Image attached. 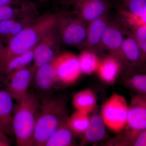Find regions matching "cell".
Masks as SVG:
<instances>
[{"instance_id":"5b68a950","label":"cell","mask_w":146,"mask_h":146,"mask_svg":"<svg viewBox=\"0 0 146 146\" xmlns=\"http://www.w3.org/2000/svg\"><path fill=\"white\" fill-rule=\"evenodd\" d=\"M128 104L124 97L114 93L102 106L100 114L106 128L112 132L117 134L126 127Z\"/></svg>"},{"instance_id":"484cf974","label":"cell","mask_w":146,"mask_h":146,"mask_svg":"<svg viewBox=\"0 0 146 146\" xmlns=\"http://www.w3.org/2000/svg\"><path fill=\"white\" fill-rule=\"evenodd\" d=\"M89 115L77 110L67 119V125L74 136H82L89 126Z\"/></svg>"},{"instance_id":"ac0fdd59","label":"cell","mask_w":146,"mask_h":146,"mask_svg":"<svg viewBox=\"0 0 146 146\" xmlns=\"http://www.w3.org/2000/svg\"><path fill=\"white\" fill-rule=\"evenodd\" d=\"M13 99L6 89L0 88V130L9 136L13 133Z\"/></svg>"},{"instance_id":"3957f363","label":"cell","mask_w":146,"mask_h":146,"mask_svg":"<svg viewBox=\"0 0 146 146\" xmlns=\"http://www.w3.org/2000/svg\"><path fill=\"white\" fill-rule=\"evenodd\" d=\"M66 102L59 98H45L40 103L34 134V146H45L47 141L68 117Z\"/></svg>"},{"instance_id":"6da1fadb","label":"cell","mask_w":146,"mask_h":146,"mask_svg":"<svg viewBox=\"0 0 146 146\" xmlns=\"http://www.w3.org/2000/svg\"><path fill=\"white\" fill-rule=\"evenodd\" d=\"M55 14H45L11 39L0 55V70L11 58L34 49L42 36L56 23Z\"/></svg>"},{"instance_id":"277c9868","label":"cell","mask_w":146,"mask_h":146,"mask_svg":"<svg viewBox=\"0 0 146 146\" xmlns=\"http://www.w3.org/2000/svg\"><path fill=\"white\" fill-rule=\"evenodd\" d=\"M55 27L62 44L84 49L87 24L73 11L56 13Z\"/></svg>"},{"instance_id":"9c48e42d","label":"cell","mask_w":146,"mask_h":146,"mask_svg":"<svg viewBox=\"0 0 146 146\" xmlns=\"http://www.w3.org/2000/svg\"><path fill=\"white\" fill-rule=\"evenodd\" d=\"M121 46L124 71L131 73H146V62L137 41L126 30Z\"/></svg>"},{"instance_id":"1f68e13d","label":"cell","mask_w":146,"mask_h":146,"mask_svg":"<svg viewBox=\"0 0 146 146\" xmlns=\"http://www.w3.org/2000/svg\"><path fill=\"white\" fill-rule=\"evenodd\" d=\"M40 2H45V1H47V0H38Z\"/></svg>"},{"instance_id":"ba28073f","label":"cell","mask_w":146,"mask_h":146,"mask_svg":"<svg viewBox=\"0 0 146 146\" xmlns=\"http://www.w3.org/2000/svg\"><path fill=\"white\" fill-rule=\"evenodd\" d=\"M111 1L117 9L118 18L126 26L146 27V0Z\"/></svg>"},{"instance_id":"30bf717a","label":"cell","mask_w":146,"mask_h":146,"mask_svg":"<svg viewBox=\"0 0 146 146\" xmlns=\"http://www.w3.org/2000/svg\"><path fill=\"white\" fill-rule=\"evenodd\" d=\"M68 4L73 11L88 24L109 12L112 3L110 0H70Z\"/></svg>"},{"instance_id":"4dcf8cb0","label":"cell","mask_w":146,"mask_h":146,"mask_svg":"<svg viewBox=\"0 0 146 146\" xmlns=\"http://www.w3.org/2000/svg\"><path fill=\"white\" fill-rule=\"evenodd\" d=\"M5 45L4 44H3L1 42V41L0 40V55L1 54L4 48Z\"/></svg>"},{"instance_id":"7402d4cb","label":"cell","mask_w":146,"mask_h":146,"mask_svg":"<svg viewBox=\"0 0 146 146\" xmlns=\"http://www.w3.org/2000/svg\"><path fill=\"white\" fill-rule=\"evenodd\" d=\"M123 85L133 94L146 95V74L124 72Z\"/></svg>"},{"instance_id":"7a4b0ae2","label":"cell","mask_w":146,"mask_h":146,"mask_svg":"<svg viewBox=\"0 0 146 146\" xmlns=\"http://www.w3.org/2000/svg\"><path fill=\"white\" fill-rule=\"evenodd\" d=\"M40 105L37 97L28 92L14 106L13 129L17 146H34V132Z\"/></svg>"},{"instance_id":"44dd1931","label":"cell","mask_w":146,"mask_h":146,"mask_svg":"<svg viewBox=\"0 0 146 146\" xmlns=\"http://www.w3.org/2000/svg\"><path fill=\"white\" fill-rule=\"evenodd\" d=\"M67 118L63 120L50 136L45 146L74 145V135L67 125Z\"/></svg>"},{"instance_id":"9a60e30c","label":"cell","mask_w":146,"mask_h":146,"mask_svg":"<svg viewBox=\"0 0 146 146\" xmlns=\"http://www.w3.org/2000/svg\"><path fill=\"white\" fill-rule=\"evenodd\" d=\"M36 18V11H34L19 18L0 22V40L6 45L14 36L32 24Z\"/></svg>"},{"instance_id":"83f0119b","label":"cell","mask_w":146,"mask_h":146,"mask_svg":"<svg viewBox=\"0 0 146 146\" xmlns=\"http://www.w3.org/2000/svg\"><path fill=\"white\" fill-rule=\"evenodd\" d=\"M132 146H146V129L138 133Z\"/></svg>"},{"instance_id":"4316f807","label":"cell","mask_w":146,"mask_h":146,"mask_svg":"<svg viewBox=\"0 0 146 146\" xmlns=\"http://www.w3.org/2000/svg\"><path fill=\"white\" fill-rule=\"evenodd\" d=\"M127 30L137 41L146 62V27L134 26L128 28Z\"/></svg>"},{"instance_id":"4fadbf2b","label":"cell","mask_w":146,"mask_h":146,"mask_svg":"<svg viewBox=\"0 0 146 146\" xmlns=\"http://www.w3.org/2000/svg\"><path fill=\"white\" fill-rule=\"evenodd\" d=\"M111 19L108 12L87 24L84 49L92 51L100 56L104 55L105 50L102 44L103 36Z\"/></svg>"},{"instance_id":"8992f818","label":"cell","mask_w":146,"mask_h":146,"mask_svg":"<svg viewBox=\"0 0 146 146\" xmlns=\"http://www.w3.org/2000/svg\"><path fill=\"white\" fill-rule=\"evenodd\" d=\"M62 44L55 27V25L40 39L34 48L32 65L35 73L37 69L52 62L60 52Z\"/></svg>"},{"instance_id":"d6a6232c","label":"cell","mask_w":146,"mask_h":146,"mask_svg":"<svg viewBox=\"0 0 146 146\" xmlns=\"http://www.w3.org/2000/svg\"><path fill=\"white\" fill-rule=\"evenodd\" d=\"M65 1H66V3H68V2H69V1H70V0H65Z\"/></svg>"},{"instance_id":"7c38bea8","label":"cell","mask_w":146,"mask_h":146,"mask_svg":"<svg viewBox=\"0 0 146 146\" xmlns=\"http://www.w3.org/2000/svg\"><path fill=\"white\" fill-rule=\"evenodd\" d=\"M126 32V30L117 18H112L102 38V44L105 50H107L110 54L117 58L122 64L121 46Z\"/></svg>"},{"instance_id":"52a82bcc","label":"cell","mask_w":146,"mask_h":146,"mask_svg":"<svg viewBox=\"0 0 146 146\" xmlns=\"http://www.w3.org/2000/svg\"><path fill=\"white\" fill-rule=\"evenodd\" d=\"M57 81L64 86H70L76 83L82 73L78 55L68 51L60 52L53 60Z\"/></svg>"},{"instance_id":"e0dca14e","label":"cell","mask_w":146,"mask_h":146,"mask_svg":"<svg viewBox=\"0 0 146 146\" xmlns=\"http://www.w3.org/2000/svg\"><path fill=\"white\" fill-rule=\"evenodd\" d=\"M106 127L100 114L94 112L90 116L89 126L82 136L80 145L95 144L107 137Z\"/></svg>"},{"instance_id":"2e32d148","label":"cell","mask_w":146,"mask_h":146,"mask_svg":"<svg viewBox=\"0 0 146 146\" xmlns=\"http://www.w3.org/2000/svg\"><path fill=\"white\" fill-rule=\"evenodd\" d=\"M123 71V66L121 61L114 56L108 54L100 56L96 73L103 82L112 84L117 81Z\"/></svg>"},{"instance_id":"d4e9b609","label":"cell","mask_w":146,"mask_h":146,"mask_svg":"<svg viewBox=\"0 0 146 146\" xmlns=\"http://www.w3.org/2000/svg\"><path fill=\"white\" fill-rule=\"evenodd\" d=\"M35 10L32 4L23 1L16 5L0 6V22L2 21L19 18L25 13Z\"/></svg>"},{"instance_id":"603a6c76","label":"cell","mask_w":146,"mask_h":146,"mask_svg":"<svg viewBox=\"0 0 146 146\" xmlns=\"http://www.w3.org/2000/svg\"><path fill=\"white\" fill-rule=\"evenodd\" d=\"M34 56V49L11 58L1 69L0 74L7 75L31 65Z\"/></svg>"},{"instance_id":"ffe728a7","label":"cell","mask_w":146,"mask_h":146,"mask_svg":"<svg viewBox=\"0 0 146 146\" xmlns=\"http://www.w3.org/2000/svg\"><path fill=\"white\" fill-rule=\"evenodd\" d=\"M97 103L96 96L90 89L79 91L73 98V105L76 110L88 115L95 111Z\"/></svg>"},{"instance_id":"f1b7e54d","label":"cell","mask_w":146,"mask_h":146,"mask_svg":"<svg viewBox=\"0 0 146 146\" xmlns=\"http://www.w3.org/2000/svg\"><path fill=\"white\" fill-rule=\"evenodd\" d=\"M10 145L9 136L0 130V146H9Z\"/></svg>"},{"instance_id":"5bb4252c","label":"cell","mask_w":146,"mask_h":146,"mask_svg":"<svg viewBox=\"0 0 146 146\" xmlns=\"http://www.w3.org/2000/svg\"><path fill=\"white\" fill-rule=\"evenodd\" d=\"M125 127L137 134L146 129V95L131 94Z\"/></svg>"},{"instance_id":"d6986e66","label":"cell","mask_w":146,"mask_h":146,"mask_svg":"<svg viewBox=\"0 0 146 146\" xmlns=\"http://www.w3.org/2000/svg\"><path fill=\"white\" fill-rule=\"evenodd\" d=\"M53 60L38 68L35 73V84L40 91H48L58 82Z\"/></svg>"},{"instance_id":"8fae6325","label":"cell","mask_w":146,"mask_h":146,"mask_svg":"<svg viewBox=\"0 0 146 146\" xmlns=\"http://www.w3.org/2000/svg\"><path fill=\"white\" fill-rule=\"evenodd\" d=\"M34 74L31 65L7 75L5 82V89L13 100L18 102L27 93Z\"/></svg>"},{"instance_id":"cb8c5ba5","label":"cell","mask_w":146,"mask_h":146,"mask_svg":"<svg viewBox=\"0 0 146 146\" xmlns=\"http://www.w3.org/2000/svg\"><path fill=\"white\" fill-rule=\"evenodd\" d=\"M80 67L82 74L91 75L96 72L100 56L90 50H81L78 55Z\"/></svg>"},{"instance_id":"f546056e","label":"cell","mask_w":146,"mask_h":146,"mask_svg":"<svg viewBox=\"0 0 146 146\" xmlns=\"http://www.w3.org/2000/svg\"><path fill=\"white\" fill-rule=\"evenodd\" d=\"M22 0H0V6L16 5L23 2Z\"/></svg>"}]
</instances>
